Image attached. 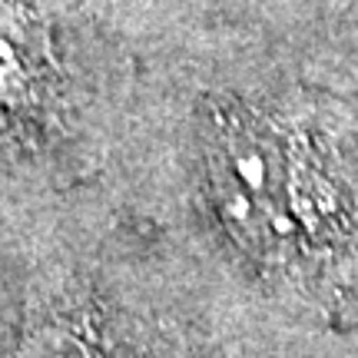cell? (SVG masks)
I'll use <instances>...</instances> for the list:
<instances>
[{
    "instance_id": "6da1fadb",
    "label": "cell",
    "mask_w": 358,
    "mask_h": 358,
    "mask_svg": "<svg viewBox=\"0 0 358 358\" xmlns=\"http://www.w3.org/2000/svg\"><path fill=\"white\" fill-rule=\"evenodd\" d=\"M332 143L252 110L216 113L203 143L213 213L262 272L299 289L358 262V196Z\"/></svg>"
},
{
    "instance_id": "7a4b0ae2",
    "label": "cell",
    "mask_w": 358,
    "mask_h": 358,
    "mask_svg": "<svg viewBox=\"0 0 358 358\" xmlns=\"http://www.w3.org/2000/svg\"><path fill=\"white\" fill-rule=\"evenodd\" d=\"M53 43L37 13L0 0V133L34 123L50 103Z\"/></svg>"
},
{
    "instance_id": "3957f363",
    "label": "cell",
    "mask_w": 358,
    "mask_h": 358,
    "mask_svg": "<svg viewBox=\"0 0 358 358\" xmlns=\"http://www.w3.org/2000/svg\"><path fill=\"white\" fill-rule=\"evenodd\" d=\"M7 358H123L100 312L80 299H53L30 312Z\"/></svg>"
}]
</instances>
